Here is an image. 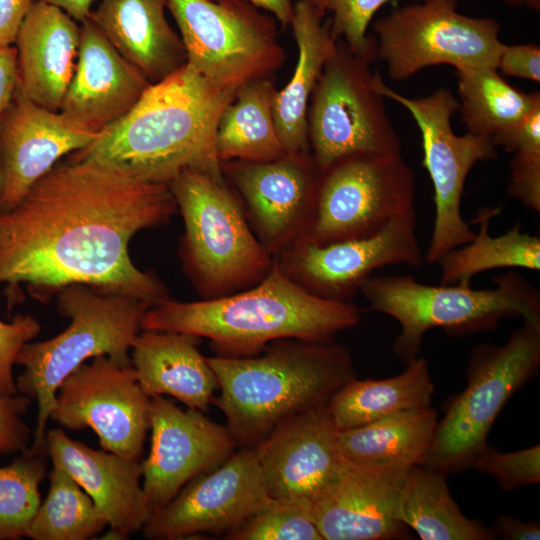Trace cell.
Instances as JSON below:
<instances>
[{
    "label": "cell",
    "mask_w": 540,
    "mask_h": 540,
    "mask_svg": "<svg viewBox=\"0 0 540 540\" xmlns=\"http://www.w3.org/2000/svg\"><path fill=\"white\" fill-rule=\"evenodd\" d=\"M177 210L169 184L70 155L0 210V283L35 291L79 283L153 306L167 291L135 267L128 245Z\"/></svg>",
    "instance_id": "obj_1"
},
{
    "label": "cell",
    "mask_w": 540,
    "mask_h": 540,
    "mask_svg": "<svg viewBox=\"0 0 540 540\" xmlns=\"http://www.w3.org/2000/svg\"><path fill=\"white\" fill-rule=\"evenodd\" d=\"M236 93L186 63L151 83L125 116L70 155L146 181L168 184L184 169L224 178L215 136L220 115Z\"/></svg>",
    "instance_id": "obj_2"
},
{
    "label": "cell",
    "mask_w": 540,
    "mask_h": 540,
    "mask_svg": "<svg viewBox=\"0 0 540 540\" xmlns=\"http://www.w3.org/2000/svg\"><path fill=\"white\" fill-rule=\"evenodd\" d=\"M360 319L357 305L312 294L274 258L270 272L254 286L196 302L168 298L144 313L140 327L206 337L223 356L242 357L280 339L332 341Z\"/></svg>",
    "instance_id": "obj_3"
},
{
    "label": "cell",
    "mask_w": 540,
    "mask_h": 540,
    "mask_svg": "<svg viewBox=\"0 0 540 540\" xmlns=\"http://www.w3.org/2000/svg\"><path fill=\"white\" fill-rule=\"evenodd\" d=\"M261 355L207 358L224 413L237 445L252 447L284 420L327 405L356 377L349 350L332 341L296 338L271 342Z\"/></svg>",
    "instance_id": "obj_4"
},
{
    "label": "cell",
    "mask_w": 540,
    "mask_h": 540,
    "mask_svg": "<svg viewBox=\"0 0 540 540\" xmlns=\"http://www.w3.org/2000/svg\"><path fill=\"white\" fill-rule=\"evenodd\" d=\"M57 305L59 313L70 319L69 326L51 339L27 343L16 359L24 367L15 380L18 393L37 402L36 428L28 448L33 454L47 455L46 424L63 380L100 355L131 364L130 349L144 313L152 306L130 295L79 283L61 288Z\"/></svg>",
    "instance_id": "obj_5"
},
{
    "label": "cell",
    "mask_w": 540,
    "mask_h": 540,
    "mask_svg": "<svg viewBox=\"0 0 540 540\" xmlns=\"http://www.w3.org/2000/svg\"><path fill=\"white\" fill-rule=\"evenodd\" d=\"M492 289L427 285L411 275H372L360 291L373 311L401 326L392 350L404 363L418 356L424 335L443 328L454 336L495 329L503 318L540 324V292L517 271L493 279Z\"/></svg>",
    "instance_id": "obj_6"
},
{
    "label": "cell",
    "mask_w": 540,
    "mask_h": 540,
    "mask_svg": "<svg viewBox=\"0 0 540 540\" xmlns=\"http://www.w3.org/2000/svg\"><path fill=\"white\" fill-rule=\"evenodd\" d=\"M168 184L185 225L184 266L205 299L236 293L267 276L274 257L254 236L225 177L184 169Z\"/></svg>",
    "instance_id": "obj_7"
},
{
    "label": "cell",
    "mask_w": 540,
    "mask_h": 540,
    "mask_svg": "<svg viewBox=\"0 0 540 540\" xmlns=\"http://www.w3.org/2000/svg\"><path fill=\"white\" fill-rule=\"evenodd\" d=\"M539 365L540 324L524 322L502 346H475L466 371L467 385L437 422L421 466L446 476L470 468L489 448L488 435L500 411Z\"/></svg>",
    "instance_id": "obj_8"
},
{
    "label": "cell",
    "mask_w": 540,
    "mask_h": 540,
    "mask_svg": "<svg viewBox=\"0 0 540 540\" xmlns=\"http://www.w3.org/2000/svg\"><path fill=\"white\" fill-rule=\"evenodd\" d=\"M167 9L187 63L220 88L237 92L285 59L275 21L247 0H167Z\"/></svg>",
    "instance_id": "obj_9"
},
{
    "label": "cell",
    "mask_w": 540,
    "mask_h": 540,
    "mask_svg": "<svg viewBox=\"0 0 540 540\" xmlns=\"http://www.w3.org/2000/svg\"><path fill=\"white\" fill-rule=\"evenodd\" d=\"M500 28L493 18L460 13L457 0H423L397 7L373 23L376 57L394 81L440 64L497 68L505 45Z\"/></svg>",
    "instance_id": "obj_10"
},
{
    "label": "cell",
    "mask_w": 540,
    "mask_h": 540,
    "mask_svg": "<svg viewBox=\"0 0 540 540\" xmlns=\"http://www.w3.org/2000/svg\"><path fill=\"white\" fill-rule=\"evenodd\" d=\"M370 63L342 41L323 68L307 114L309 145L321 172L353 154L401 153L385 97L373 86Z\"/></svg>",
    "instance_id": "obj_11"
},
{
    "label": "cell",
    "mask_w": 540,
    "mask_h": 540,
    "mask_svg": "<svg viewBox=\"0 0 540 540\" xmlns=\"http://www.w3.org/2000/svg\"><path fill=\"white\" fill-rule=\"evenodd\" d=\"M373 86L411 114L422 137L423 166L434 189L435 219L425 261L435 264L450 250L469 243L475 236L461 215V200L466 178L481 161L497 158L492 139L466 133L456 135L451 126L459 100L450 89L439 88L425 97H406L388 87L379 71Z\"/></svg>",
    "instance_id": "obj_12"
},
{
    "label": "cell",
    "mask_w": 540,
    "mask_h": 540,
    "mask_svg": "<svg viewBox=\"0 0 540 540\" xmlns=\"http://www.w3.org/2000/svg\"><path fill=\"white\" fill-rule=\"evenodd\" d=\"M415 174L401 153L346 156L322 172L303 237L326 245L365 238L414 208Z\"/></svg>",
    "instance_id": "obj_13"
},
{
    "label": "cell",
    "mask_w": 540,
    "mask_h": 540,
    "mask_svg": "<svg viewBox=\"0 0 540 540\" xmlns=\"http://www.w3.org/2000/svg\"><path fill=\"white\" fill-rule=\"evenodd\" d=\"M149 404L133 366L100 355L63 380L50 418L70 430L89 427L102 449L141 460L150 427Z\"/></svg>",
    "instance_id": "obj_14"
},
{
    "label": "cell",
    "mask_w": 540,
    "mask_h": 540,
    "mask_svg": "<svg viewBox=\"0 0 540 540\" xmlns=\"http://www.w3.org/2000/svg\"><path fill=\"white\" fill-rule=\"evenodd\" d=\"M416 229L413 208L372 236L326 245L301 237L275 259L286 276L312 294L349 302L376 270L390 265H423Z\"/></svg>",
    "instance_id": "obj_15"
},
{
    "label": "cell",
    "mask_w": 540,
    "mask_h": 540,
    "mask_svg": "<svg viewBox=\"0 0 540 540\" xmlns=\"http://www.w3.org/2000/svg\"><path fill=\"white\" fill-rule=\"evenodd\" d=\"M254 447H242L221 466L190 480L150 514L148 539L176 540L228 533L270 502Z\"/></svg>",
    "instance_id": "obj_16"
},
{
    "label": "cell",
    "mask_w": 540,
    "mask_h": 540,
    "mask_svg": "<svg viewBox=\"0 0 540 540\" xmlns=\"http://www.w3.org/2000/svg\"><path fill=\"white\" fill-rule=\"evenodd\" d=\"M411 466L342 458L335 474L312 501L323 540L410 539L399 517Z\"/></svg>",
    "instance_id": "obj_17"
},
{
    "label": "cell",
    "mask_w": 540,
    "mask_h": 540,
    "mask_svg": "<svg viewBox=\"0 0 540 540\" xmlns=\"http://www.w3.org/2000/svg\"><path fill=\"white\" fill-rule=\"evenodd\" d=\"M238 190L258 235L275 258L305 236L312 224L322 172L309 154H285L266 162L221 163Z\"/></svg>",
    "instance_id": "obj_18"
},
{
    "label": "cell",
    "mask_w": 540,
    "mask_h": 540,
    "mask_svg": "<svg viewBox=\"0 0 540 540\" xmlns=\"http://www.w3.org/2000/svg\"><path fill=\"white\" fill-rule=\"evenodd\" d=\"M151 448L143 461V492L150 514L193 478L216 468L237 446L226 426L199 410H182L161 395L150 398Z\"/></svg>",
    "instance_id": "obj_19"
},
{
    "label": "cell",
    "mask_w": 540,
    "mask_h": 540,
    "mask_svg": "<svg viewBox=\"0 0 540 540\" xmlns=\"http://www.w3.org/2000/svg\"><path fill=\"white\" fill-rule=\"evenodd\" d=\"M99 133L36 104L17 83L0 120V210L16 205L61 157L87 147Z\"/></svg>",
    "instance_id": "obj_20"
},
{
    "label": "cell",
    "mask_w": 540,
    "mask_h": 540,
    "mask_svg": "<svg viewBox=\"0 0 540 540\" xmlns=\"http://www.w3.org/2000/svg\"><path fill=\"white\" fill-rule=\"evenodd\" d=\"M327 405L284 420L253 446L271 499L312 503L335 474L339 430Z\"/></svg>",
    "instance_id": "obj_21"
},
{
    "label": "cell",
    "mask_w": 540,
    "mask_h": 540,
    "mask_svg": "<svg viewBox=\"0 0 540 540\" xmlns=\"http://www.w3.org/2000/svg\"><path fill=\"white\" fill-rule=\"evenodd\" d=\"M150 84L88 17L81 22L76 67L59 112L78 127L100 132L125 116Z\"/></svg>",
    "instance_id": "obj_22"
},
{
    "label": "cell",
    "mask_w": 540,
    "mask_h": 540,
    "mask_svg": "<svg viewBox=\"0 0 540 540\" xmlns=\"http://www.w3.org/2000/svg\"><path fill=\"white\" fill-rule=\"evenodd\" d=\"M46 453L91 497L110 529L128 537L150 516L143 488L141 460L95 450L59 428L46 433Z\"/></svg>",
    "instance_id": "obj_23"
},
{
    "label": "cell",
    "mask_w": 540,
    "mask_h": 540,
    "mask_svg": "<svg viewBox=\"0 0 540 540\" xmlns=\"http://www.w3.org/2000/svg\"><path fill=\"white\" fill-rule=\"evenodd\" d=\"M14 44L22 90L41 107L59 112L78 57L77 21L53 4L34 1Z\"/></svg>",
    "instance_id": "obj_24"
},
{
    "label": "cell",
    "mask_w": 540,
    "mask_h": 540,
    "mask_svg": "<svg viewBox=\"0 0 540 540\" xmlns=\"http://www.w3.org/2000/svg\"><path fill=\"white\" fill-rule=\"evenodd\" d=\"M166 8L167 0H100L89 18L125 59L156 83L187 63Z\"/></svg>",
    "instance_id": "obj_25"
},
{
    "label": "cell",
    "mask_w": 540,
    "mask_h": 540,
    "mask_svg": "<svg viewBox=\"0 0 540 540\" xmlns=\"http://www.w3.org/2000/svg\"><path fill=\"white\" fill-rule=\"evenodd\" d=\"M198 341L199 337L181 332L143 330L137 334L130 361L150 398L169 395L188 408H207L219 384L197 348Z\"/></svg>",
    "instance_id": "obj_26"
},
{
    "label": "cell",
    "mask_w": 540,
    "mask_h": 540,
    "mask_svg": "<svg viewBox=\"0 0 540 540\" xmlns=\"http://www.w3.org/2000/svg\"><path fill=\"white\" fill-rule=\"evenodd\" d=\"M304 0L293 7L290 22L298 48V59L290 81L273 99L277 134L286 154H308L307 114L309 101L326 62L336 50L329 22Z\"/></svg>",
    "instance_id": "obj_27"
},
{
    "label": "cell",
    "mask_w": 540,
    "mask_h": 540,
    "mask_svg": "<svg viewBox=\"0 0 540 540\" xmlns=\"http://www.w3.org/2000/svg\"><path fill=\"white\" fill-rule=\"evenodd\" d=\"M399 375L344 384L328 402L339 431L363 426L383 417L431 406L434 384L426 359L416 357Z\"/></svg>",
    "instance_id": "obj_28"
},
{
    "label": "cell",
    "mask_w": 540,
    "mask_h": 540,
    "mask_svg": "<svg viewBox=\"0 0 540 540\" xmlns=\"http://www.w3.org/2000/svg\"><path fill=\"white\" fill-rule=\"evenodd\" d=\"M276 90L268 79L241 87L222 111L215 136L219 161L266 162L286 153L279 140L274 117Z\"/></svg>",
    "instance_id": "obj_29"
},
{
    "label": "cell",
    "mask_w": 540,
    "mask_h": 540,
    "mask_svg": "<svg viewBox=\"0 0 540 540\" xmlns=\"http://www.w3.org/2000/svg\"><path fill=\"white\" fill-rule=\"evenodd\" d=\"M437 422V411L431 406L398 412L339 431L338 450L342 458L354 461L422 465Z\"/></svg>",
    "instance_id": "obj_30"
},
{
    "label": "cell",
    "mask_w": 540,
    "mask_h": 540,
    "mask_svg": "<svg viewBox=\"0 0 540 540\" xmlns=\"http://www.w3.org/2000/svg\"><path fill=\"white\" fill-rule=\"evenodd\" d=\"M399 517L422 540H493L492 528L467 518L452 498L446 475L421 465L410 467Z\"/></svg>",
    "instance_id": "obj_31"
},
{
    "label": "cell",
    "mask_w": 540,
    "mask_h": 540,
    "mask_svg": "<svg viewBox=\"0 0 540 540\" xmlns=\"http://www.w3.org/2000/svg\"><path fill=\"white\" fill-rule=\"evenodd\" d=\"M499 212L500 208L482 209L476 217L479 231L474 238L438 260L440 284L471 286V279L476 274L497 268L540 270V238L523 233L520 223L505 234L490 235V221Z\"/></svg>",
    "instance_id": "obj_32"
},
{
    "label": "cell",
    "mask_w": 540,
    "mask_h": 540,
    "mask_svg": "<svg viewBox=\"0 0 540 540\" xmlns=\"http://www.w3.org/2000/svg\"><path fill=\"white\" fill-rule=\"evenodd\" d=\"M494 67L456 69L459 111L468 133L493 136L511 127L540 104V92L509 84Z\"/></svg>",
    "instance_id": "obj_33"
},
{
    "label": "cell",
    "mask_w": 540,
    "mask_h": 540,
    "mask_svg": "<svg viewBox=\"0 0 540 540\" xmlns=\"http://www.w3.org/2000/svg\"><path fill=\"white\" fill-rule=\"evenodd\" d=\"M49 491L32 518L28 537L34 540H86L108 522L91 497L62 468L49 473Z\"/></svg>",
    "instance_id": "obj_34"
},
{
    "label": "cell",
    "mask_w": 540,
    "mask_h": 540,
    "mask_svg": "<svg viewBox=\"0 0 540 540\" xmlns=\"http://www.w3.org/2000/svg\"><path fill=\"white\" fill-rule=\"evenodd\" d=\"M46 456L22 452L0 467V540L28 537L40 503L39 485L46 475Z\"/></svg>",
    "instance_id": "obj_35"
},
{
    "label": "cell",
    "mask_w": 540,
    "mask_h": 540,
    "mask_svg": "<svg viewBox=\"0 0 540 540\" xmlns=\"http://www.w3.org/2000/svg\"><path fill=\"white\" fill-rule=\"evenodd\" d=\"M225 535L231 540H323L313 519L312 503L301 499H271Z\"/></svg>",
    "instance_id": "obj_36"
},
{
    "label": "cell",
    "mask_w": 540,
    "mask_h": 540,
    "mask_svg": "<svg viewBox=\"0 0 540 540\" xmlns=\"http://www.w3.org/2000/svg\"><path fill=\"white\" fill-rule=\"evenodd\" d=\"M392 0H321L319 13L331 14L330 31L337 41L342 38L356 56L373 62L376 40L367 36V29L376 12Z\"/></svg>",
    "instance_id": "obj_37"
},
{
    "label": "cell",
    "mask_w": 540,
    "mask_h": 540,
    "mask_svg": "<svg viewBox=\"0 0 540 540\" xmlns=\"http://www.w3.org/2000/svg\"><path fill=\"white\" fill-rule=\"evenodd\" d=\"M471 467L494 477L505 491L534 485L540 482V446L508 453L488 448L474 459Z\"/></svg>",
    "instance_id": "obj_38"
},
{
    "label": "cell",
    "mask_w": 540,
    "mask_h": 540,
    "mask_svg": "<svg viewBox=\"0 0 540 540\" xmlns=\"http://www.w3.org/2000/svg\"><path fill=\"white\" fill-rule=\"evenodd\" d=\"M41 331L32 315H16L11 322L0 320V390L7 395L18 393L13 366L22 348Z\"/></svg>",
    "instance_id": "obj_39"
},
{
    "label": "cell",
    "mask_w": 540,
    "mask_h": 540,
    "mask_svg": "<svg viewBox=\"0 0 540 540\" xmlns=\"http://www.w3.org/2000/svg\"><path fill=\"white\" fill-rule=\"evenodd\" d=\"M31 398L0 390V456L25 452L31 444V428L22 416L28 411Z\"/></svg>",
    "instance_id": "obj_40"
},
{
    "label": "cell",
    "mask_w": 540,
    "mask_h": 540,
    "mask_svg": "<svg viewBox=\"0 0 540 540\" xmlns=\"http://www.w3.org/2000/svg\"><path fill=\"white\" fill-rule=\"evenodd\" d=\"M509 195L526 208L540 212V156L513 155Z\"/></svg>",
    "instance_id": "obj_41"
},
{
    "label": "cell",
    "mask_w": 540,
    "mask_h": 540,
    "mask_svg": "<svg viewBox=\"0 0 540 540\" xmlns=\"http://www.w3.org/2000/svg\"><path fill=\"white\" fill-rule=\"evenodd\" d=\"M495 147L514 155L540 156V104L511 127L492 137Z\"/></svg>",
    "instance_id": "obj_42"
},
{
    "label": "cell",
    "mask_w": 540,
    "mask_h": 540,
    "mask_svg": "<svg viewBox=\"0 0 540 540\" xmlns=\"http://www.w3.org/2000/svg\"><path fill=\"white\" fill-rule=\"evenodd\" d=\"M497 69L506 76L540 82V47L533 43L504 45Z\"/></svg>",
    "instance_id": "obj_43"
},
{
    "label": "cell",
    "mask_w": 540,
    "mask_h": 540,
    "mask_svg": "<svg viewBox=\"0 0 540 540\" xmlns=\"http://www.w3.org/2000/svg\"><path fill=\"white\" fill-rule=\"evenodd\" d=\"M34 0H0V48L14 44Z\"/></svg>",
    "instance_id": "obj_44"
},
{
    "label": "cell",
    "mask_w": 540,
    "mask_h": 540,
    "mask_svg": "<svg viewBox=\"0 0 540 540\" xmlns=\"http://www.w3.org/2000/svg\"><path fill=\"white\" fill-rule=\"evenodd\" d=\"M18 83L15 46L0 48V120L9 105Z\"/></svg>",
    "instance_id": "obj_45"
},
{
    "label": "cell",
    "mask_w": 540,
    "mask_h": 540,
    "mask_svg": "<svg viewBox=\"0 0 540 540\" xmlns=\"http://www.w3.org/2000/svg\"><path fill=\"white\" fill-rule=\"evenodd\" d=\"M496 537L505 540H538L540 539V525L536 520L523 522L518 518L501 515L492 528Z\"/></svg>",
    "instance_id": "obj_46"
},
{
    "label": "cell",
    "mask_w": 540,
    "mask_h": 540,
    "mask_svg": "<svg viewBox=\"0 0 540 540\" xmlns=\"http://www.w3.org/2000/svg\"><path fill=\"white\" fill-rule=\"evenodd\" d=\"M257 8L270 12L283 27L290 25L293 16L291 0H247Z\"/></svg>",
    "instance_id": "obj_47"
},
{
    "label": "cell",
    "mask_w": 540,
    "mask_h": 540,
    "mask_svg": "<svg viewBox=\"0 0 540 540\" xmlns=\"http://www.w3.org/2000/svg\"><path fill=\"white\" fill-rule=\"evenodd\" d=\"M50 4H53L77 22H83L89 17L92 11V5L95 0H44Z\"/></svg>",
    "instance_id": "obj_48"
},
{
    "label": "cell",
    "mask_w": 540,
    "mask_h": 540,
    "mask_svg": "<svg viewBox=\"0 0 540 540\" xmlns=\"http://www.w3.org/2000/svg\"><path fill=\"white\" fill-rule=\"evenodd\" d=\"M509 7H525L533 12H540V0H503Z\"/></svg>",
    "instance_id": "obj_49"
},
{
    "label": "cell",
    "mask_w": 540,
    "mask_h": 540,
    "mask_svg": "<svg viewBox=\"0 0 540 540\" xmlns=\"http://www.w3.org/2000/svg\"><path fill=\"white\" fill-rule=\"evenodd\" d=\"M3 189H4V174H3V170L0 164V198L3 193Z\"/></svg>",
    "instance_id": "obj_50"
},
{
    "label": "cell",
    "mask_w": 540,
    "mask_h": 540,
    "mask_svg": "<svg viewBox=\"0 0 540 540\" xmlns=\"http://www.w3.org/2000/svg\"><path fill=\"white\" fill-rule=\"evenodd\" d=\"M304 1L308 2L310 5L315 7L319 12V6H320V3H321V0H304Z\"/></svg>",
    "instance_id": "obj_51"
}]
</instances>
